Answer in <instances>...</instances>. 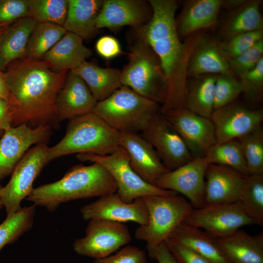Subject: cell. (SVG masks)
Listing matches in <instances>:
<instances>
[{"label":"cell","instance_id":"cell-37","mask_svg":"<svg viewBox=\"0 0 263 263\" xmlns=\"http://www.w3.org/2000/svg\"><path fill=\"white\" fill-rule=\"evenodd\" d=\"M249 174H263V129L262 125L237 139Z\"/></svg>","mask_w":263,"mask_h":263},{"label":"cell","instance_id":"cell-38","mask_svg":"<svg viewBox=\"0 0 263 263\" xmlns=\"http://www.w3.org/2000/svg\"><path fill=\"white\" fill-rule=\"evenodd\" d=\"M242 93L240 81L234 75L229 74L216 75L214 110L234 102Z\"/></svg>","mask_w":263,"mask_h":263},{"label":"cell","instance_id":"cell-6","mask_svg":"<svg viewBox=\"0 0 263 263\" xmlns=\"http://www.w3.org/2000/svg\"><path fill=\"white\" fill-rule=\"evenodd\" d=\"M160 108L159 104L122 86L98 102L93 113L119 132L138 133L160 111Z\"/></svg>","mask_w":263,"mask_h":263},{"label":"cell","instance_id":"cell-41","mask_svg":"<svg viewBox=\"0 0 263 263\" xmlns=\"http://www.w3.org/2000/svg\"><path fill=\"white\" fill-rule=\"evenodd\" d=\"M263 39V30L250 31L235 35L219 42L227 58H233L247 51Z\"/></svg>","mask_w":263,"mask_h":263},{"label":"cell","instance_id":"cell-19","mask_svg":"<svg viewBox=\"0 0 263 263\" xmlns=\"http://www.w3.org/2000/svg\"><path fill=\"white\" fill-rule=\"evenodd\" d=\"M152 9L149 0H104L96 20V28L115 29L124 26H142L151 19Z\"/></svg>","mask_w":263,"mask_h":263},{"label":"cell","instance_id":"cell-29","mask_svg":"<svg viewBox=\"0 0 263 263\" xmlns=\"http://www.w3.org/2000/svg\"><path fill=\"white\" fill-rule=\"evenodd\" d=\"M70 71L85 82L97 102L107 98L123 86L119 69L102 68L86 60Z\"/></svg>","mask_w":263,"mask_h":263},{"label":"cell","instance_id":"cell-3","mask_svg":"<svg viewBox=\"0 0 263 263\" xmlns=\"http://www.w3.org/2000/svg\"><path fill=\"white\" fill-rule=\"evenodd\" d=\"M116 184L100 164L72 167L60 180L34 188L26 199L49 212L69 201L102 197L116 192Z\"/></svg>","mask_w":263,"mask_h":263},{"label":"cell","instance_id":"cell-51","mask_svg":"<svg viewBox=\"0 0 263 263\" xmlns=\"http://www.w3.org/2000/svg\"><path fill=\"white\" fill-rule=\"evenodd\" d=\"M4 131L0 130V139L2 137V135H3V133H4Z\"/></svg>","mask_w":263,"mask_h":263},{"label":"cell","instance_id":"cell-12","mask_svg":"<svg viewBox=\"0 0 263 263\" xmlns=\"http://www.w3.org/2000/svg\"><path fill=\"white\" fill-rule=\"evenodd\" d=\"M160 112L167 123L184 140L193 159L204 157L216 143L214 127L210 118L187 108Z\"/></svg>","mask_w":263,"mask_h":263},{"label":"cell","instance_id":"cell-8","mask_svg":"<svg viewBox=\"0 0 263 263\" xmlns=\"http://www.w3.org/2000/svg\"><path fill=\"white\" fill-rule=\"evenodd\" d=\"M76 156L81 161L97 163L103 166L114 179L117 188L116 192L125 202L132 203L138 198L148 196L178 194L175 191L161 189L144 181L133 170L127 151L120 146L109 155L83 153L77 154Z\"/></svg>","mask_w":263,"mask_h":263},{"label":"cell","instance_id":"cell-42","mask_svg":"<svg viewBox=\"0 0 263 263\" xmlns=\"http://www.w3.org/2000/svg\"><path fill=\"white\" fill-rule=\"evenodd\" d=\"M27 0H0V25L6 26L28 16Z\"/></svg>","mask_w":263,"mask_h":263},{"label":"cell","instance_id":"cell-47","mask_svg":"<svg viewBox=\"0 0 263 263\" xmlns=\"http://www.w3.org/2000/svg\"><path fill=\"white\" fill-rule=\"evenodd\" d=\"M155 260L157 261L158 263H176L174 257L164 242L157 247Z\"/></svg>","mask_w":263,"mask_h":263},{"label":"cell","instance_id":"cell-26","mask_svg":"<svg viewBox=\"0 0 263 263\" xmlns=\"http://www.w3.org/2000/svg\"><path fill=\"white\" fill-rule=\"evenodd\" d=\"M214 263H231L219 247L215 238L184 221L168 238Z\"/></svg>","mask_w":263,"mask_h":263},{"label":"cell","instance_id":"cell-10","mask_svg":"<svg viewBox=\"0 0 263 263\" xmlns=\"http://www.w3.org/2000/svg\"><path fill=\"white\" fill-rule=\"evenodd\" d=\"M131 240L129 229L123 223L92 219L86 227L85 236L76 239L73 248L78 254L99 259L111 255Z\"/></svg>","mask_w":263,"mask_h":263},{"label":"cell","instance_id":"cell-24","mask_svg":"<svg viewBox=\"0 0 263 263\" xmlns=\"http://www.w3.org/2000/svg\"><path fill=\"white\" fill-rule=\"evenodd\" d=\"M37 22L28 16L2 27L0 31V70L12 62L25 58L27 44Z\"/></svg>","mask_w":263,"mask_h":263},{"label":"cell","instance_id":"cell-36","mask_svg":"<svg viewBox=\"0 0 263 263\" xmlns=\"http://www.w3.org/2000/svg\"><path fill=\"white\" fill-rule=\"evenodd\" d=\"M28 16L37 23L63 26L67 16L68 0H27Z\"/></svg>","mask_w":263,"mask_h":263},{"label":"cell","instance_id":"cell-34","mask_svg":"<svg viewBox=\"0 0 263 263\" xmlns=\"http://www.w3.org/2000/svg\"><path fill=\"white\" fill-rule=\"evenodd\" d=\"M205 157L208 164L226 166L244 176L249 175L241 147L237 139L215 143Z\"/></svg>","mask_w":263,"mask_h":263},{"label":"cell","instance_id":"cell-11","mask_svg":"<svg viewBox=\"0 0 263 263\" xmlns=\"http://www.w3.org/2000/svg\"><path fill=\"white\" fill-rule=\"evenodd\" d=\"M184 222L205 229L215 238L228 236L243 226L253 224L239 201L193 209Z\"/></svg>","mask_w":263,"mask_h":263},{"label":"cell","instance_id":"cell-2","mask_svg":"<svg viewBox=\"0 0 263 263\" xmlns=\"http://www.w3.org/2000/svg\"><path fill=\"white\" fill-rule=\"evenodd\" d=\"M152 15L150 21L135 29L156 54L166 76L167 95L160 111L186 108L187 69L190 56L202 34L196 32L183 43L180 40L175 14V0H150Z\"/></svg>","mask_w":263,"mask_h":263},{"label":"cell","instance_id":"cell-9","mask_svg":"<svg viewBox=\"0 0 263 263\" xmlns=\"http://www.w3.org/2000/svg\"><path fill=\"white\" fill-rule=\"evenodd\" d=\"M47 143L36 145L25 154L14 169L8 183L2 187L0 200L6 217L21 208V201L32 192L35 180L48 164Z\"/></svg>","mask_w":263,"mask_h":263},{"label":"cell","instance_id":"cell-39","mask_svg":"<svg viewBox=\"0 0 263 263\" xmlns=\"http://www.w3.org/2000/svg\"><path fill=\"white\" fill-rule=\"evenodd\" d=\"M239 79L245 98L252 104L261 102L263 95V58L254 69Z\"/></svg>","mask_w":263,"mask_h":263},{"label":"cell","instance_id":"cell-13","mask_svg":"<svg viewBox=\"0 0 263 263\" xmlns=\"http://www.w3.org/2000/svg\"><path fill=\"white\" fill-rule=\"evenodd\" d=\"M169 170H174L193 158L181 136L167 123L160 111L151 119L141 132Z\"/></svg>","mask_w":263,"mask_h":263},{"label":"cell","instance_id":"cell-14","mask_svg":"<svg viewBox=\"0 0 263 263\" xmlns=\"http://www.w3.org/2000/svg\"><path fill=\"white\" fill-rule=\"evenodd\" d=\"M207 165L205 156L193 158L162 175L157 180L156 186L182 194L188 199L194 209L202 207L205 203V172Z\"/></svg>","mask_w":263,"mask_h":263},{"label":"cell","instance_id":"cell-30","mask_svg":"<svg viewBox=\"0 0 263 263\" xmlns=\"http://www.w3.org/2000/svg\"><path fill=\"white\" fill-rule=\"evenodd\" d=\"M67 16L63 27L83 39L91 37L97 31L96 20L102 0H68Z\"/></svg>","mask_w":263,"mask_h":263},{"label":"cell","instance_id":"cell-43","mask_svg":"<svg viewBox=\"0 0 263 263\" xmlns=\"http://www.w3.org/2000/svg\"><path fill=\"white\" fill-rule=\"evenodd\" d=\"M93 263H147L146 252L140 248L128 245L116 254L94 259Z\"/></svg>","mask_w":263,"mask_h":263},{"label":"cell","instance_id":"cell-35","mask_svg":"<svg viewBox=\"0 0 263 263\" xmlns=\"http://www.w3.org/2000/svg\"><path fill=\"white\" fill-rule=\"evenodd\" d=\"M36 212L35 205L21 207L6 217L0 224V251L8 244L18 240L32 228Z\"/></svg>","mask_w":263,"mask_h":263},{"label":"cell","instance_id":"cell-27","mask_svg":"<svg viewBox=\"0 0 263 263\" xmlns=\"http://www.w3.org/2000/svg\"><path fill=\"white\" fill-rule=\"evenodd\" d=\"M231 263H263V234L251 236L240 229L221 238H215Z\"/></svg>","mask_w":263,"mask_h":263},{"label":"cell","instance_id":"cell-7","mask_svg":"<svg viewBox=\"0 0 263 263\" xmlns=\"http://www.w3.org/2000/svg\"><path fill=\"white\" fill-rule=\"evenodd\" d=\"M147 207L149 221L135 230L134 237L146 243L150 258L155 260L158 246L193 210L189 201L178 194L143 197Z\"/></svg>","mask_w":263,"mask_h":263},{"label":"cell","instance_id":"cell-46","mask_svg":"<svg viewBox=\"0 0 263 263\" xmlns=\"http://www.w3.org/2000/svg\"><path fill=\"white\" fill-rule=\"evenodd\" d=\"M12 126V116L8 101L0 99V130L4 131Z\"/></svg>","mask_w":263,"mask_h":263},{"label":"cell","instance_id":"cell-4","mask_svg":"<svg viewBox=\"0 0 263 263\" xmlns=\"http://www.w3.org/2000/svg\"><path fill=\"white\" fill-rule=\"evenodd\" d=\"M119 140L120 132L94 113L75 117L69 120L62 139L49 147L47 162L74 153L109 155L119 147Z\"/></svg>","mask_w":263,"mask_h":263},{"label":"cell","instance_id":"cell-32","mask_svg":"<svg viewBox=\"0 0 263 263\" xmlns=\"http://www.w3.org/2000/svg\"><path fill=\"white\" fill-rule=\"evenodd\" d=\"M67 32L62 26L58 24L37 23L30 37L25 58L41 59Z\"/></svg>","mask_w":263,"mask_h":263},{"label":"cell","instance_id":"cell-40","mask_svg":"<svg viewBox=\"0 0 263 263\" xmlns=\"http://www.w3.org/2000/svg\"><path fill=\"white\" fill-rule=\"evenodd\" d=\"M263 58V39L238 56L228 58L230 70L235 77L239 78L254 69Z\"/></svg>","mask_w":263,"mask_h":263},{"label":"cell","instance_id":"cell-48","mask_svg":"<svg viewBox=\"0 0 263 263\" xmlns=\"http://www.w3.org/2000/svg\"><path fill=\"white\" fill-rule=\"evenodd\" d=\"M10 92L3 72L0 70V99L8 101Z\"/></svg>","mask_w":263,"mask_h":263},{"label":"cell","instance_id":"cell-5","mask_svg":"<svg viewBox=\"0 0 263 263\" xmlns=\"http://www.w3.org/2000/svg\"><path fill=\"white\" fill-rule=\"evenodd\" d=\"M129 35L128 62L121 70V82L161 106L167 83L158 57L145 39L132 28Z\"/></svg>","mask_w":263,"mask_h":263},{"label":"cell","instance_id":"cell-50","mask_svg":"<svg viewBox=\"0 0 263 263\" xmlns=\"http://www.w3.org/2000/svg\"><path fill=\"white\" fill-rule=\"evenodd\" d=\"M2 188V186H0V209H1L2 207H3V205L0 200V195H1Z\"/></svg>","mask_w":263,"mask_h":263},{"label":"cell","instance_id":"cell-45","mask_svg":"<svg viewBox=\"0 0 263 263\" xmlns=\"http://www.w3.org/2000/svg\"><path fill=\"white\" fill-rule=\"evenodd\" d=\"M95 48L98 54L107 59L113 58L121 53L118 40L110 36H103L99 38L96 43Z\"/></svg>","mask_w":263,"mask_h":263},{"label":"cell","instance_id":"cell-25","mask_svg":"<svg viewBox=\"0 0 263 263\" xmlns=\"http://www.w3.org/2000/svg\"><path fill=\"white\" fill-rule=\"evenodd\" d=\"M83 39L73 33L67 32L41 60L56 71H70L76 68L92 55V51L84 45Z\"/></svg>","mask_w":263,"mask_h":263},{"label":"cell","instance_id":"cell-1","mask_svg":"<svg viewBox=\"0 0 263 263\" xmlns=\"http://www.w3.org/2000/svg\"><path fill=\"white\" fill-rule=\"evenodd\" d=\"M69 71L52 69L43 60L23 58L10 63L4 72L10 92L12 126L60 128L56 101Z\"/></svg>","mask_w":263,"mask_h":263},{"label":"cell","instance_id":"cell-33","mask_svg":"<svg viewBox=\"0 0 263 263\" xmlns=\"http://www.w3.org/2000/svg\"><path fill=\"white\" fill-rule=\"evenodd\" d=\"M253 224L263 225V174L245 176L239 201Z\"/></svg>","mask_w":263,"mask_h":263},{"label":"cell","instance_id":"cell-21","mask_svg":"<svg viewBox=\"0 0 263 263\" xmlns=\"http://www.w3.org/2000/svg\"><path fill=\"white\" fill-rule=\"evenodd\" d=\"M245 177L231 168L208 164L204 206L238 201Z\"/></svg>","mask_w":263,"mask_h":263},{"label":"cell","instance_id":"cell-20","mask_svg":"<svg viewBox=\"0 0 263 263\" xmlns=\"http://www.w3.org/2000/svg\"><path fill=\"white\" fill-rule=\"evenodd\" d=\"M97 102L85 82L69 71L56 101L58 119L60 123L92 113Z\"/></svg>","mask_w":263,"mask_h":263},{"label":"cell","instance_id":"cell-15","mask_svg":"<svg viewBox=\"0 0 263 263\" xmlns=\"http://www.w3.org/2000/svg\"><path fill=\"white\" fill-rule=\"evenodd\" d=\"M51 130L49 126L32 128L23 124L4 130L0 139V180L12 173L31 146L47 143Z\"/></svg>","mask_w":263,"mask_h":263},{"label":"cell","instance_id":"cell-44","mask_svg":"<svg viewBox=\"0 0 263 263\" xmlns=\"http://www.w3.org/2000/svg\"><path fill=\"white\" fill-rule=\"evenodd\" d=\"M164 243L174 257L176 263H214L168 238L165 240Z\"/></svg>","mask_w":263,"mask_h":263},{"label":"cell","instance_id":"cell-22","mask_svg":"<svg viewBox=\"0 0 263 263\" xmlns=\"http://www.w3.org/2000/svg\"><path fill=\"white\" fill-rule=\"evenodd\" d=\"M232 74L228 58L216 38L202 35L188 59L187 76Z\"/></svg>","mask_w":263,"mask_h":263},{"label":"cell","instance_id":"cell-23","mask_svg":"<svg viewBox=\"0 0 263 263\" xmlns=\"http://www.w3.org/2000/svg\"><path fill=\"white\" fill-rule=\"evenodd\" d=\"M223 2V0H188L184 2L176 20L179 37H188L201 29L214 27Z\"/></svg>","mask_w":263,"mask_h":263},{"label":"cell","instance_id":"cell-18","mask_svg":"<svg viewBox=\"0 0 263 263\" xmlns=\"http://www.w3.org/2000/svg\"><path fill=\"white\" fill-rule=\"evenodd\" d=\"M119 145L127 151L133 170L148 184L156 186L159 178L170 171L153 146L141 135L120 132Z\"/></svg>","mask_w":263,"mask_h":263},{"label":"cell","instance_id":"cell-17","mask_svg":"<svg viewBox=\"0 0 263 263\" xmlns=\"http://www.w3.org/2000/svg\"><path fill=\"white\" fill-rule=\"evenodd\" d=\"M83 219H102L119 223L133 222L140 225H146L149 221L147 205L143 197L132 203L124 202L117 192L99 197L96 201L80 208Z\"/></svg>","mask_w":263,"mask_h":263},{"label":"cell","instance_id":"cell-31","mask_svg":"<svg viewBox=\"0 0 263 263\" xmlns=\"http://www.w3.org/2000/svg\"><path fill=\"white\" fill-rule=\"evenodd\" d=\"M187 84L186 108L202 116L210 118L214 111L216 75L194 77Z\"/></svg>","mask_w":263,"mask_h":263},{"label":"cell","instance_id":"cell-16","mask_svg":"<svg viewBox=\"0 0 263 263\" xmlns=\"http://www.w3.org/2000/svg\"><path fill=\"white\" fill-rule=\"evenodd\" d=\"M213 124L216 143L237 139L262 125V108L249 109L232 102L214 110L210 118Z\"/></svg>","mask_w":263,"mask_h":263},{"label":"cell","instance_id":"cell-28","mask_svg":"<svg viewBox=\"0 0 263 263\" xmlns=\"http://www.w3.org/2000/svg\"><path fill=\"white\" fill-rule=\"evenodd\" d=\"M261 3L260 0H247L241 6L229 11L221 25L217 41L221 42L241 33L263 30Z\"/></svg>","mask_w":263,"mask_h":263},{"label":"cell","instance_id":"cell-49","mask_svg":"<svg viewBox=\"0 0 263 263\" xmlns=\"http://www.w3.org/2000/svg\"><path fill=\"white\" fill-rule=\"evenodd\" d=\"M247 0H223L222 7L229 11L235 9L244 4Z\"/></svg>","mask_w":263,"mask_h":263},{"label":"cell","instance_id":"cell-52","mask_svg":"<svg viewBox=\"0 0 263 263\" xmlns=\"http://www.w3.org/2000/svg\"><path fill=\"white\" fill-rule=\"evenodd\" d=\"M3 26H2V25H0V31L1 29L2 28V27H3Z\"/></svg>","mask_w":263,"mask_h":263}]
</instances>
